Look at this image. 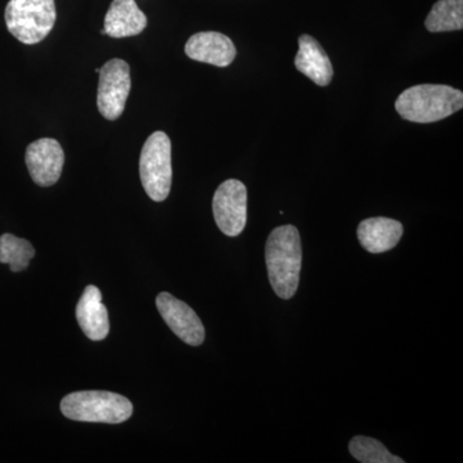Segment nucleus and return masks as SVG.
<instances>
[{
    "label": "nucleus",
    "instance_id": "obj_1",
    "mask_svg": "<svg viewBox=\"0 0 463 463\" xmlns=\"http://www.w3.org/2000/svg\"><path fill=\"white\" fill-rule=\"evenodd\" d=\"M265 261L274 292L283 300L294 297L303 263V248L297 227L282 225L270 232L265 245Z\"/></svg>",
    "mask_w": 463,
    "mask_h": 463
},
{
    "label": "nucleus",
    "instance_id": "obj_2",
    "mask_svg": "<svg viewBox=\"0 0 463 463\" xmlns=\"http://www.w3.org/2000/svg\"><path fill=\"white\" fill-rule=\"evenodd\" d=\"M462 108V91L441 84L414 85L395 102V109L404 120L419 124L437 123Z\"/></svg>",
    "mask_w": 463,
    "mask_h": 463
},
{
    "label": "nucleus",
    "instance_id": "obj_3",
    "mask_svg": "<svg viewBox=\"0 0 463 463\" xmlns=\"http://www.w3.org/2000/svg\"><path fill=\"white\" fill-rule=\"evenodd\" d=\"M61 411L69 420L81 422L121 423L133 414L129 399L111 392H76L61 402Z\"/></svg>",
    "mask_w": 463,
    "mask_h": 463
},
{
    "label": "nucleus",
    "instance_id": "obj_4",
    "mask_svg": "<svg viewBox=\"0 0 463 463\" xmlns=\"http://www.w3.org/2000/svg\"><path fill=\"white\" fill-rule=\"evenodd\" d=\"M5 25L18 42L38 44L53 30L57 20L54 0H9Z\"/></svg>",
    "mask_w": 463,
    "mask_h": 463
},
{
    "label": "nucleus",
    "instance_id": "obj_5",
    "mask_svg": "<svg viewBox=\"0 0 463 463\" xmlns=\"http://www.w3.org/2000/svg\"><path fill=\"white\" fill-rule=\"evenodd\" d=\"M139 175L149 199L163 203L172 190V142L164 132L148 137L139 158Z\"/></svg>",
    "mask_w": 463,
    "mask_h": 463
},
{
    "label": "nucleus",
    "instance_id": "obj_6",
    "mask_svg": "<svg viewBox=\"0 0 463 463\" xmlns=\"http://www.w3.org/2000/svg\"><path fill=\"white\" fill-rule=\"evenodd\" d=\"M99 74V111L106 120H118L123 115L132 87L129 65L120 58H114L100 67Z\"/></svg>",
    "mask_w": 463,
    "mask_h": 463
},
{
    "label": "nucleus",
    "instance_id": "obj_7",
    "mask_svg": "<svg viewBox=\"0 0 463 463\" xmlns=\"http://www.w3.org/2000/svg\"><path fill=\"white\" fill-rule=\"evenodd\" d=\"M216 225L225 236L236 237L248 222V190L242 182L228 179L219 185L213 199Z\"/></svg>",
    "mask_w": 463,
    "mask_h": 463
},
{
    "label": "nucleus",
    "instance_id": "obj_8",
    "mask_svg": "<svg viewBox=\"0 0 463 463\" xmlns=\"http://www.w3.org/2000/svg\"><path fill=\"white\" fill-rule=\"evenodd\" d=\"M156 307L170 330L191 346H199L205 340V327L188 304L167 292H161L156 298Z\"/></svg>",
    "mask_w": 463,
    "mask_h": 463
},
{
    "label": "nucleus",
    "instance_id": "obj_9",
    "mask_svg": "<svg viewBox=\"0 0 463 463\" xmlns=\"http://www.w3.org/2000/svg\"><path fill=\"white\" fill-rule=\"evenodd\" d=\"M25 161L33 183L41 187H51L61 178L65 154L56 139L42 138L30 143Z\"/></svg>",
    "mask_w": 463,
    "mask_h": 463
},
{
    "label": "nucleus",
    "instance_id": "obj_10",
    "mask_svg": "<svg viewBox=\"0 0 463 463\" xmlns=\"http://www.w3.org/2000/svg\"><path fill=\"white\" fill-rule=\"evenodd\" d=\"M185 54L197 62L227 67L236 58L237 50L227 35L216 32L194 33L185 44Z\"/></svg>",
    "mask_w": 463,
    "mask_h": 463
},
{
    "label": "nucleus",
    "instance_id": "obj_11",
    "mask_svg": "<svg viewBox=\"0 0 463 463\" xmlns=\"http://www.w3.org/2000/svg\"><path fill=\"white\" fill-rule=\"evenodd\" d=\"M403 232V224L401 222L377 216L361 222L356 230V236L365 251L371 254H383L398 245Z\"/></svg>",
    "mask_w": 463,
    "mask_h": 463
},
{
    "label": "nucleus",
    "instance_id": "obj_12",
    "mask_svg": "<svg viewBox=\"0 0 463 463\" xmlns=\"http://www.w3.org/2000/svg\"><path fill=\"white\" fill-rule=\"evenodd\" d=\"M76 319L88 339L100 341L108 337L109 313L102 303V294L96 286L90 285L84 289L76 307Z\"/></svg>",
    "mask_w": 463,
    "mask_h": 463
},
{
    "label": "nucleus",
    "instance_id": "obj_13",
    "mask_svg": "<svg viewBox=\"0 0 463 463\" xmlns=\"http://www.w3.org/2000/svg\"><path fill=\"white\" fill-rule=\"evenodd\" d=\"M295 66L301 74L306 75L319 87H327L334 78L330 57L318 41L307 33L298 38V52L295 58Z\"/></svg>",
    "mask_w": 463,
    "mask_h": 463
},
{
    "label": "nucleus",
    "instance_id": "obj_14",
    "mask_svg": "<svg viewBox=\"0 0 463 463\" xmlns=\"http://www.w3.org/2000/svg\"><path fill=\"white\" fill-rule=\"evenodd\" d=\"M147 16L137 5L136 0H114L105 17L106 35L111 38H129L147 27Z\"/></svg>",
    "mask_w": 463,
    "mask_h": 463
},
{
    "label": "nucleus",
    "instance_id": "obj_15",
    "mask_svg": "<svg viewBox=\"0 0 463 463\" xmlns=\"http://www.w3.org/2000/svg\"><path fill=\"white\" fill-rule=\"evenodd\" d=\"M430 33L458 32L463 29V0H438L426 17Z\"/></svg>",
    "mask_w": 463,
    "mask_h": 463
},
{
    "label": "nucleus",
    "instance_id": "obj_16",
    "mask_svg": "<svg viewBox=\"0 0 463 463\" xmlns=\"http://www.w3.org/2000/svg\"><path fill=\"white\" fill-rule=\"evenodd\" d=\"M33 257L35 249L29 241L11 233L0 236V263L8 264L12 272L25 270Z\"/></svg>",
    "mask_w": 463,
    "mask_h": 463
},
{
    "label": "nucleus",
    "instance_id": "obj_17",
    "mask_svg": "<svg viewBox=\"0 0 463 463\" xmlns=\"http://www.w3.org/2000/svg\"><path fill=\"white\" fill-rule=\"evenodd\" d=\"M349 450L350 455L362 463H404V459L392 455L388 448L373 438H353L349 443Z\"/></svg>",
    "mask_w": 463,
    "mask_h": 463
}]
</instances>
